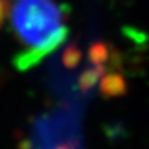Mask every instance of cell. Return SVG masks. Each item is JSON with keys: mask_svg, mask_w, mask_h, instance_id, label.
<instances>
[{"mask_svg": "<svg viewBox=\"0 0 149 149\" xmlns=\"http://www.w3.org/2000/svg\"><path fill=\"white\" fill-rule=\"evenodd\" d=\"M11 0H0V27L5 22L9 15V9H10Z\"/></svg>", "mask_w": 149, "mask_h": 149, "instance_id": "obj_2", "label": "cell"}, {"mask_svg": "<svg viewBox=\"0 0 149 149\" xmlns=\"http://www.w3.org/2000/svg\"><path fill=\"white\" fill-rule=\"evenodd\" d=\"M8 17L17 46L14 63L19 70L37 65L68 36L66 9L56 0H11Z\"/></svg>", "mask_w": 149, "mask_h": 149, "instance_id": "obj_1", "label": "cell"}]
</instances>
